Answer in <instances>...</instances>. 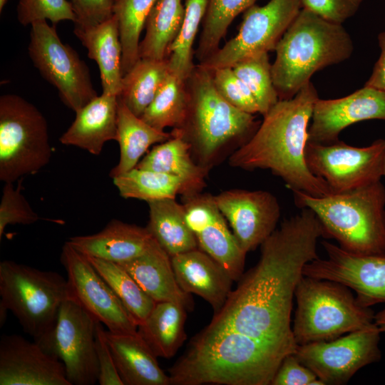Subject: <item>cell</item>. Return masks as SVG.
I'll return each instance as SVG.
<instances>
[{
    "mask_svg": "<svg viewBox=\"0 0 385 385\" xmlns=\"http://www.w3.org/2000/svg\"><path fill=\"white\" fill-rule=\"evenodd\" d=\"M364 0H301L303 9L322 18L342 24L354 16Z\"/></svg>",
    "mask_w": 385,
    "mask_h": 385,
    "instance_id": "obj_45",
    "label": "cell"
},
{
    "mask_svg": "<svg viewBox=\"0 0 385 385\" xmlns=\"http://www.w3.org/2000/svg\"><path fill=\"white\" fill-rule=\"evenodd\" d=\"M95 346L98 365V382L100 385H123L108 344L103 324L96 323Z\"/></svg>",
    "mask_w": 385,
    "mask_h": 385,
    "instance_id": "obj_46",
    "label": "cell"
},
{
    "mask_svg": "<svg viewBox=\"0 0 385 385\" xmlns=\"http://www.w3.org/2000/svg\"><path fill=\"white\" fill-rule=\"evenodd\" d=\"M324 231L308 208L284 220L260 245L257 263L238 280L205 332H232L296 351L291 327L293 299L306 264L319 257Z\"/></svg>",
    "mask_w": 385,
    "mask_h": 385,
    "instance_id": "obj_1",
    "label": "cell"
},
{
    "mask_svg": "<svg viewBox=\"0 0 385 385\" xmlns=\"http://www.w3.org/2000/svg\"><path fill=\"white\" fill-rule=\"evenodd\" d=\"M211 71L215 86L226 101L242 111L253 115L259 113L257 103L251 91L231 67Z\"/></svg>",
    "mask_w": 385,
    "mask_h": 385,
    "instance_id": "obj_41",
    "label": "cell"
},
{
    "mask_svg": "<svg viewBox=\"0 0 385 385\" xmlns=\"http://www.w3.org/2000/svg\"><path fill=\"white\" fill-rule=\"evenodd\" d=\"M153 237L170 257L198 247L185 217V209L175 198L148 202Z\"/></svg>",
    "mask_w": 385,
    "mask_h": 385,
    "instance_id": "obj_30",
    "label": "cell"
},
{
    "mask_svg": "<svg viewBox=\"0 0 385 385\" xmlns=\"http://www.w3.org/2000/svg\"><path fill=\"white\" fill-rule=\"evenodd\" d=\"M0 322L11 311L24 332L37 342L54 327L69 299L67 279L11 260L0 262Z\"/></svg>",
    "mask_w": 385,
    "mask_h": 385,
    "instance_id": "obj_8",
    "label": "cell"
},
{
    "mask_svg": "<svg viewBox=\"0 0 385 385\" xmlns=\"http://www.w3.org/2000/svg\"><path fill=\"white\" fill-rule=\"evenodd\" d=\"M214 197L236 240L246 253L256 250L277 229L280 207L271 192L232 189Z\"/></svg>",
    "mask_w": 385,
    "mask_h": 385,
    "instance_id": "obj_18",
    "label": "cell"
},
{
    "mask_svg": "<svg viewBox=\"0 0 385 385\" xmlns=\"http://www.w3.org/2000/svg\"><path fill=\"white\" fill-rule=\"evenodd\" d=\"M76 16L75 27L101 24L114 15L115 0H68Z\"/></svg>",
    "mask_w": 385,
    "mask_h": 385,
    "instance_id": "obj_43",
    "label": "cell"
},
{
    "mask_svg": "<svg viewBox=\"0 0 385 385\" xmlns=\"http://www.w3.org/2000/svg\"><path fill=\"white\" fill-rule=\"evenodd\" d=\"M381 333L374 322L332 340L297 345L294 354L324 384H345L361 368L381 359Z\"/></svg>",
    "mask_w": 385,
    "mask_h": 385,
    "instance_id": "obj_14",
    "label": "cell"
},
{
    "mask_svg": "<svg viewBox=\"0 0 385 385\" xmlns=\"http://www.w3.org/2000/svg\"><path fill=\"white\" fill-rule=\"evenodd\" d=\"M29 54L41 75L54 86L62 102L77 112L98 96L89 69L71 46L63 43L56 26L33 22Z\"/></svg>",
    "mask_w": 385,
    "mask_h": 385,
    "instance_id": "obj_10",
    "label": "cell"
},
{
    "mask_svg": "<svg viewBox=\"0 0 385 385\" xmlns=\"http://www.w3.org/2000/svg\"><path fill=\"white\" fill-rule=\"evenodd\" d=\"M157 0H117L114 6L122 46L123 76L139 59L140 36Z\"/></svg>",
    "mask_w": 385,
    "mask_h": 385,
    "instance_id": "obj_37",
    "label": "cell"
},
{
    "mask_svg": "<svg viewBox=\"0 0 385 385\" xmlns=\"http://www.w3.org/2000/svg\"><path fill=\"white\" fill-rule=\"evenodd\" d=\"M207 0H186L180 31L169 48L167 60L171 73L185 80L195 66L193 44L205 17Z\"/></svg>",
    "mask_w": 385,
    "mask_h": 385,
    "instance_id": "obj_38",
    "label": "cell"
},
{
    "mask_svg": "<svg viewBox=\"0 0 385 385\" xmlns=\"http://www.w3.org/2000/svg\"><path fill=\"white\" fill-rule=\"evenodd\" d=\"M60 260L67 274L70 299L108 331L137 333L138 323L86 255L66 241Z\"/></svg>",
    "mask_w": 385,
    "mask_h": 385,
    "instance_id": "obj_15",
    "label": "cell"
},
{
    "mask_svg": "<svg viewBox=\"0 0 385 385\" xmlns=\"http://www.w3.org/2000/svg\"><path fill=\"white\" fill-rule=\"evenodd\" d=\"M46 120L32 103L16 94L0 97V180L14 183L35 174L50 161Z\"/></svg>",
    "mask_w": 385,
    "mask_h": 385,
    "instance_id": "obj_9",
    "label": "cell"
},
{
    "mask_svg": "<svg viewBox=\"0 0 385 385\" xmlns=\"http://www.w3.org/2000/svg\"><path fill=\"white\" fill-rule=\"evenodd\" d=\"M113 182L122 197L148 202L190 194L187 184L178 177L137 168L113 178Z\"/></svg>",
    "mask_w": 385,
    "mask_h": 385,
    "instance_id": "obj_33",
    "label": "cell"
},
{
    "mask_svg": "<svg viewBox=\"0 0 385 385\" xmlns=\"http://www.w3.org/2000/svg\"><path fill=\"white\" fill-rule=\"evenodd\" d=\"M184 15L181 0H157L145 21V34L139 43V58H167Z\"/></svg>",
    "mask_w": 385,
    "mask_h": 385,
    "instance_id": "obj_31",
    "label": "cell"
},
{
    "mask_svg": "<svg viewBox=\"0 0 385 385\" xmlns=\"http://www.w3.org/2000/svg\"><path fill=\"white\" fill-rule=\"evenodd\" d=\"M170 73L167 58H139L123 77L119 97L140 117Z\"/></svg>",
    "mask_w": 385,
    "mask_h": 385,
    "instance_id": "obj_32",
    "label": "cell"
},
{
    "mask_svg": "<svg viewBox=\"0 0 385 385\" xmlns=\"http://www.w3.org/2000/svg\"><path fill=\"white\" fill-rule=\"evenodd\" d=\"M188 108L185 80L170 73L153 100L140 117L159 130L180 128Z\"/></svg>",
    "mask_w": 385,
    "mask_h": 385,
    "instance_id": "obj_34",
    "label": "cell"
},
{
    "mask_svg": "<svg viewBox=\"0 0 385 385\" xmlns=\"http://www.w3.org/2000/svg\"><path fill=\"white\" fill-rule=\"evenodd\" d=\"M108 283L138 324L155 305V302L139 286L133 277L119 264L86 256Z\"/></svg>",
    "mask_w": 385,
    "mask_h": 385,
    "instance_id": "obj_35",
    "label": "cell"
},
{
    "mask_svg": "<svg viewBox=\"0 0 385 385\" xmlns=\"http://www.w3.org/2000/svg\"><path fill=\"white\" fill-rule=\"evenodd\" d=\"M271 385H324V383L294 354H289L283 359Z\"/></svg>",
    "mask_w": 385,
    "mask_h": 385,
    "instance_id": "obj_44",
    "label": "cell"
},
{
    "mask_svg": "<svg viewBox=\"0 0 385 385\" xmlns=\"http://www.w3.org/2000/svg\"><path fill=\"white\" fill-rule=\"evenodd\" d=\"M153 239L147 227L113 220L97 233L72 237L67 242L86 256L120 264L141 255Z\"/></svg>",
    "mask_w": 385,
    "mask_h": 385,
    "instance_id": "obj_23",
    "label": "cell"
},
{
    "mask_svg": "<svg viewBox=\"0 0 385 385\" xmlns=\"http://www.w3.org/2000/svg\"><path fill=\"white\" fill-rule=\"evenodd\" d=\"M0 385H71L63 364L17 334L0 339Z\"/></svg>",
    "mask_w": 385,
    "mask_h": 385,
    "instance_id": "obj_20",
    "label": "cell"
},
{
    "mask_svg": "<svg viewBox=\"0 0 385 385\" xmlns=\"http://www.w3.org/2000/svg\"><path fill=\"white\" fill-rule=\"evenodd\" d=\"M293 195L297 207L315 214L324 237L356 255H385V188L381 180L323 197L302 191Z\"/></svg>",
    "mask_w": 385,
    "mask_h": 385,
    "instance_id": "obj_6",
    "label": "cell"
},
{
    "mask_svg": "<svg viewBox=\"0 0 385 385\" xmlns=\"http://www.w3.org/2000/svg\"><path fill=\"white\" fill-rule=\"evenodd\" d=\"M96 322L68 299L62 304L53 329L36 342L48 354L63 364L71 385H93L98 382Z\"/></svg>",
    "mask_w": 385,
    "mask_h": 385,
    "instance_id": "obj_12",
    "label": "cell"
},
{
    "mask_svg": "<svg viewBox=\"0 0 385 385\" xmlns=\"http://www.w3.org/2000/svg\"><path fill=\"white\" fill-rule=\"evenodd\" d=\"M115 1H117V0H115Z\"/></svg>",
    "mask_w": 385,
    "mask_h": 385,
    "instance_id": "obj_51",
    "label": "cell"
},
{
    "mask_svg": "<svg viewBox=\"0 0 385 385\" xmlns=\"http://www.w3.org/2000/svg\"><path fill=\"white\" fill-rule=\"evenodd\" d=\"M186 221L198 248L219 262L233 281L244 273L247 253L240 247L214 195L202 192L182 196Z\"/></svg>",
    "mask_w": 385,
    "mask_h": 385,
    "instance_id": "obj_17",
    "label": "cell"
},
{
    "mask_svg": "<svg viewBox=\"0 0 385 385\" xmlns=\"http://www.w3.org/2000/svg\"><path fill=\"white\" fill-rule=\"evenodd\" d=\"M378 43L381 50L380 56L364 86L385 92V31L378 35Z\"/></svg>",
    "mask_w": 385,
    "mask_h": 385,
    "instance_id": "obj_47",
    "label": "cell"
},
{
    "mask_svg": "<svg viewBox=\"0 0 385 385\" xmlns=\"http://www.w3.org/2000/svg\"><path fill=\"white\" fill-rule=\"evenodd\" d=\"M21 180L14 188L13 183H5L0 202V238L7 225H31L41 219L21 192Z\"/></svg>",
    "mask_w": 385,
    "mask_h": 385,
    "instance_id": "obj_40",
    "label": "cell"
},
{
    "mask_svg": "<svg viewBox=\"0 0 385 385\" xmlns=\"http://www.w3.org/2000/svg\"><path fill=\"white\" fill-rule=\"evenodd\" d=\"M118 96L102 93L76 112L71 126L59 138L66 145L100 155L104 144L117 139Z\"/></svg>",
    "mask_w": 385,
    "mask_h": 385,
    "instance_id": "obj_24",
    "label": "cell"
},
{
    "mask_svg": "<svg viewBox=\"0 0 385 385\" xmlns=\"http://www.w3.org/2000/svg\"><path fill=\"white\" fill-rule=\"evenodd\" d=\"M119 265L155 302H173L184 306L188 312L193 309L192 295L180 287L171 257L155 238L141 255Z\"/></svg>",
    "mask_w": 385,
    "mask_h": 385,
    "instance_id": "obj_22",
    "label": "cell"
},
{
    "mask_svg": "<svg viewBox=\"0 0 385 385\" xmlns=\"http://www.w3.org/2000/svg\"><path fill=\"white\" fill-rule=\"evenodd\" d=\"M273 83L279 100L293 98L312 76L347 60L354 44L342 24L302 9L274 49Z\"/></svg>",
    "mask_w": 385,
    "mask_h": 385,
    "instance_id": "obj_4",
    "label": "cell"
},
{
    "mask_svg": "<svg viewBox=\"0 0 385 385\" xmlns=\"http://www.w3.org/2000/svg\"><path fill=\"white\" fill-rule=\"evenodd\" d=\"M257 0H207V10L197 48L195 53L199 63L220 48V43L237 16L255 4Z\"/></svg>",
    "mask_w": 385,
    "mask_h": 385,
    "instance_id": "obj_36",
    "label": "cell"
},
{
    "mask_svg": "<svg viewBox=\"0 0 385 385\" xmlns=\"http://www.w3.org/2000/svg\"><path fill=\"white\" fill-rule=\"evenodd\" d=\"M186 115L182 125L171 133L190 145L195 161L210 170L221 153L237 141L245 143L260 124L253 114L226 101L217 91L212 71L195 64L185 79Z\"/></svg>",
    "mask_w": 385,
    "mask_h": 385,
    "instance_id": "obj_5",
    "label": "cell"
},
{
    "mask_svg": "<svg viewBox=\"0 0 385 385\" xmlns=\"http://www.w3.org/2000/svg\"><path fill=\"white\" fill-rule=\"evenodd\" d=\"M7 0H0V11H2V9L6 4Z\"/></svg>",
    "mask_w": 385,
    "mask_h": 385,
    "instance_id": "obj_49",
    "label": "cell"
},
{
    "mask_svg": "<svg viewBox=\"0 0 385 385\" xmlns=\"http://www.w3.org/2000/svg\"><path fill=\"white\" fill-rule=\"evenodd\" d=\"M289 353L232 332L200 331L169 369L170 385H270Z\"/></svg>",
    "mask_w": 385,
    "mask_h": 385,
    "instance_id": "obj_3",
    "label": "cell"
},
{
    "mask_svg": "<svg viewBox=\"0 0 385 385\" xmlns=\"http://www.w3.org/2000/svg\"><path fill=\"white\" fill-rule=\"evenodd\" d=\"M73 32L94 60L100 71L103 93L118 96L123 77L122 46L118 22L113 15L110 19L96 26L75 27Z\"/></svg>",
    "mask_w": 385,
    "mask_h": 385,
    "instance_id": "obj_26",
    "label": "cell"
},
{
    "mask_svg": "<svg viewBox=\"0 0 385 385\" xmlns=\"http://www.w3.org/2000/svg\"><path fill=\"white\" fill-rule=\"evenodd\" d=\"M384 176H385V162H384Z\"/></svg>",
    "mask_w": 385,
    "mask_h": 385,
    "instance_id": "obj_50",
    "label": "cell"
},
{
    "mask_svg": "<svg viewBox=\"0 0 385 385\" xmlns=\"http://www.w3.org/2000/svg\"><path fill=\"white\" fill-rule=\"evenodd\" d=\"M106 337L123 385H170L158 357L138 332L118 334L107 329Z\"/></svg>",
    "mask_w": 385,
    "mask_h": 385,
    "instance_id": "obj_25",
    "label": "cell"
},
{
    "mask_svg": "<svg viewBox=\"0 0 385 385\" xmlns=\"http://www.w3.org/2000/svg\"><path fill=\"white\" fill-rule=\"evenodd\" d=\"M186 308L173 302H156L148 317L138 324V334L157 357L175 355L187 338Z\"/></svg>",
    "mask_w": 385,
    "mask_h": 385,
    "instance_id": "obj_28",
    "label": "cell"
},
{
    "mask_svg": "<svg viewBox=\"0 0 385 385\" xmlns=\"http://www.w3.org/2000/svg\"><path fill=\"white\" fill-rule=\"evenodd\" d=\"M171 137V133L157 130L135 115L118 97L116 141L120 147V159L111 169L110 177L113 178L135 168L150 146Z\"/></svg>",
    "mask_w": 385,
    "mask_h": 385,
    "instance_id": "obj_29",
    "label": "cell"
},
{
    "mask_svg": "<svg viewBox=\"0 0 385 385\" xmlns=\"http://www.w3.org/2000/svg\"><path fill=\"white\" fill-rule=\"evenodd\" d=\"M317 91L309 81L292 98L279 101L263 115L255 133L230 155L232 167L270 170L292 191L314 197L332 193L324 180L309 170L304 151Z\"/></svg>",
    "mask_w": 385,
    "mask_h": 385,
    "instance_id": "obj_2",
    "label": "cell"
},
{
    "mask_svg": "<svg viewBox=\"0 0 385 385\" xmlns=\"http://www.w3.org/2000/svg\"><path fill=\"white\" fill-rule=\"evenodd\" d=\"M304 155L309 170L324 180L332 192L349 191L381 180L385 139L361 148L339 140L326 144L307 141Z\"/></svg>",
    "mask_w": 385,
    "mask_h": 385,
    "instance_id": "obj_11",
    "label": "cell"
},
{
    "mask_svg": "<svg viewBox=\"0 0 385 385\" xmlns=\"http://www.w3.org/2000/svg\"><path fill=\"white\" fill-rule=\"evenodd\" d=\"M327 257L305 265L303 275L340 282L350 288L364 306L385 304V255H360L327 241Z\"/></svg>",
    "mask_w": 385,
    "mask_h": 385,
    "instance_id": "obj_16",
    "label": "cell"
},
{
    "mask_svg": "<svg viewBox=\"0 0 385 385\" xmlns=\"http://www.w3.org/2000/svg\"><path fill=\"white\" fill-rule=\"evenodd\" d=\"M302 9L301 0H270L262 6L252 5L244 12L237 35L199 64L213 71L274 50Z\"/></svg>",
    "mask_w": 385,
    "mask_h": 385,
    "instance_id": "obj_13",
    "label": "cell"
},
{
    "mask_svg": "<svg viewBox=\"0 0 385 385\" xmlns=\"http://www.w3.org/2000/svg\"><path fill=\"white\" fill-rule=\"evenodd\" d=\"M171 134L170 139L154 146L135 168L178 177L187 184L190 194L202 192L210 170L195 161L190 144L183 137Z\"/></svg>",
    "mask_w": 385,
    "mask_h": 385,
    "instance_id": "obj_27",
    "label": "cell"
},
{
    "mask_svg": "<svg viewBox=\"0 0 385 385\" xmlns=\"http://www.w3.org/2000/svg\"><path fill=\"white\" fill-rule=\"evenodd\" d=\"M308 141L330 143L339 140L345 128L359 121H385V92L364 86L349 96L336 99L318 98L313 108Z\"/></svg>",
    "mask_w": 385,
    "mask_h": 385,
    "instance_id": "obj_19",
    "label": "cell"
},
{
    "mask_svg": "<svg viewBox=\"0 0 385 385\" xmlns=\"http://www.w3.org/2000/svg\"><path fill=\"white\" fill-rule=\"evenodd\" d=\"M17 18L27 26L39 20H49L53 26L61 21H75L76 16L67 0H19Z\"/></svg>",
    "mask_w": 385,
    "mask_h": 385,
    "instance_id": "obj_42",
    "label": "cell"
},
{
    "mask_svg": "<svg viewBox=\"0 0 385 385\" xmlns=\"http://www.w3.org/2000/svg\"><path fill=\"white\" fill-rule=\"evenodd\" d=\"M231 68L251 91L257 103L259 113L265 115L279 101L273 83L268 53L244 58Z\"/></svg>",
    "mask_w": 385,
    "mask_h": 385,
    "instance_id": "obj_39",
    "label": "cell"
},
{
    "mask_svg": "<svg viewBox=\"0 0 385 385\" xmlns=\"http://www.w3.org/2000/svg\"><path fill=\"white\" fill-rule=\"evenodd\" d=\"M374 323L378 326L381 333H385V308L375 314Z\"/></svg>",
    "mask_w": 385,
    "mask_h": 385,
    "instance_id": "obj_48",
    "label": "cell"
},
{
    "mask_svg": "<svg viewBox=\"0 0 385 385\" xmlns=\"http://www.w3.org/2000/svg\"><path fill=\"white\" fill-rule=\"evenodd\" d=\"M292 333L297 345L329 341L368 327L375 313L346 285L303 276L297 284Z\"/></svg>",
    "mask_w": 385,
    "mask_h": 385,
    "instance_id": "obj_7",
    "label": "cell"
},
{
    "mask_svg": "<svg viewBox=\"0 0 385 385\" xmlns=\"http://www.w3.org/2000/svg\"><path fill=\"white\" fill-rule=\"evenodd\" d=\"M176 279L181 289L205 299L218 312L232 290V277L208 254L196 248L171 257Z\"/></svg>",
    "mask_w": 385,
    "mask_h": 385,
    "instance_id": "obj_21",
    "label": "cell"
}]
</instances>
